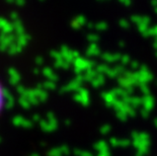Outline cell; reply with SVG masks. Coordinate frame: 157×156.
<instances>
[{
	"instance_id": "1",
	"label": "cell",
	"mask_w": 157,
	"mask_h": 156,
	"mask_svg": "<svg viewBox=\"0 0 157 156\" xmlns=\"http://www.w3.org/2000/svg\"><path fill=\"white\" fill-rule=\"evenodd\" d=\"M3 104H4V93H3V89L1 87V84H0V112H1V109L3 108Z\"/></svg>"
}]
</instances>
